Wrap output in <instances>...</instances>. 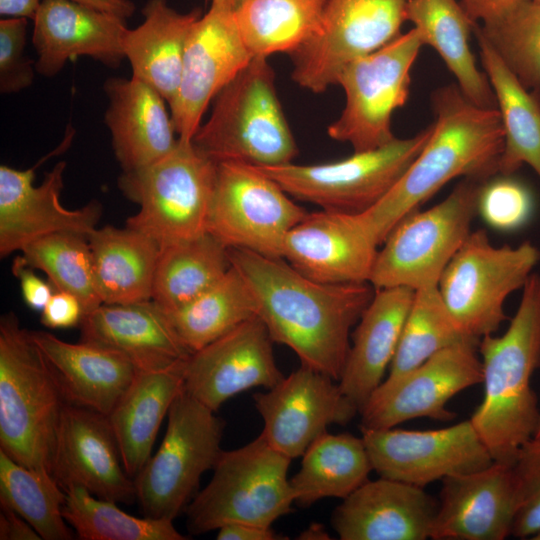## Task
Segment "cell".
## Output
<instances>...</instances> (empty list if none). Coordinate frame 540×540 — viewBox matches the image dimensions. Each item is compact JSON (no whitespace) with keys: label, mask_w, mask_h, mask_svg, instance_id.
I'll return each mask as SVG.
<instances>
[{"label":"cell","mask_w":540,"mask_h":540,"mask_svg":"<svg viewBox=\"0 0 540 540\" xmlns=\"http://www.w3.org/2000/svg\"><path fill=\"white\" fill-rule=\"evenodd\" d=\"M229 256L273 342L288 346L301 365L338 382L350 349L351 328L372 300L374 287L368 282L321 283L283 258L245 249L229 248Z\"/></svg>","instance_id":"1"},{"label":"cell","mask_w":540,"mask_h":540,"mask_svg":"<svg viewBox=\"0 0 540 540\" xmlns=\"http://www.w3.org/2000/svg\"><path fill=\"white\" fill-rule=\"evenodd\" d=\"M429 140L405 173L373 207L359 213L379 244L407 215L457 177L489 180L499 174L504 130L497 108L480 107L457 85L432 94Z\"/></svg>","instance_id":"2"},{"label":"cell","mask_w":540,"mask_h":540,"mask_svg":"<svg viewBox=\"0 0 540 540\" xmlns=\"http://www.w3.org/2000/svg\"><path fill=\"white\" fill-rule=\"evenodd\" d=\"M484 395L470 420L494 462L512 466L540 419L531 377L540 368V275L532 273L502 336L478 345Z\"/></svg>","instance_id":"3"},{"label":"cell","mask_w":540,"mask_h":540,"mask_svg":"<svg viewBox=\"0 0 540 540\" xmlns=\"http://www.w3.org/2000/svg\"><path fill=\"white\" fill-rule=\"evenodd\" d=\"M65 399L59 381L14 312L0 320V449L52 474Z\"/></svg>","instance_id":"4"},{"label":"cell","mask_w":540,"mask_h":540,"mask_svg":"<svg viewBox=\"0 0 540 540\" xmlns=\"http://www.w3.org/2000/svg\"><path fill=\"white\" fill-rule=\"evenodd\" d=\"M194 146L211 160L256 167L292 163L297 144L266 58H253L214 98Z\"/></svg>","instance_id":"5"},{"label":"cell","mask_w":540,"mask_h":540,"mask_svg":"<svg viewBox=\"0 0 540 540\" xmlns=\"http://www.w3.org/2000/svg\"><path fill=\"white\" fill-rule=\"evenodd\" d=\"M216 170L217 163L192 141L179 139L173 151L160 160L123 172L119 188L139 205L126 225L151 237L160 248L207 233Z\"/></svg>","instance_id":"6"},{"label":"cell","mask_w":540,"mask_h":540,"mask_svg":"<svg viewBox=\"0 0 540 540\" xmlns=\"http://www.w3.org/2000/svg\"><path fill=\"white\" fill-rule=\"evenodd\" d=\"M291 460L261 434L240 448L223 450L210 482L185 510L189 533L200 535L235 522L271 527L295 503L288 479Z\"/></svg>","instance_id":"7"},{"label":"cell","mask_w":540,"mask_h":540,"mask_svg":"<svg viewBox=\"0 0 540 540\" xmlns=\"http://www.w3.org/2000/svg\"><path fill=\"white\" fill-rule=\"evenodd\" d=\"M164 438L134 478L143 516L174 520L198 492L201 476L221 453L224 421L184 387L173 401Z\"/></svg>","instance_id":"8"},{"label":"cell","mask_w":540,"mask_h":540,"mask_svg":"<svg viewBox=\"0 0 540 540\" xmlns=\"http://www.w3.org/2000/svg\"><path fill=\"white\" fill-rule=\"evenodd\" d=\"M488 181V180H487ZM485 180L463 178L440 203L403 218L378 250L369 283L374 289L438 285L471 231Z\"/></svg>","instance_id":"9"},{"label":"cell","mask_w":540,"mask_h":540,"mask_svg":"<svg viewBox=\"0 0 540 540\" xmlns=\"http://www.w3.org/2000/svg\"><path fill=\"white\" fill-rule=\"evenodd\" d=\"M540 261L530 241L494 246L484 229L472 231L438 282L442 299L462 333L480 340L498 330L507 316V297L522 289Z\"/></svg>","instance_id":"10"},{"label":"cell","mask_w":540,"mask_h":540,"mask_svg":"<svg viewBox=\"0 0 540 540\" xmlns=\"http://www.w3.org/2000/svg\"><path fill=\"white\" fill-rule=\"evenodd\" d=\"M432 129L431 124L412 137L395 138L382 147L354 152L339 161L257 168L293 198L323 210L362 213L396 184L426 145Z\"/></svg>","instance_id":"11"},{"label":"cell","mask_w":540,"mask_h":540,"mask_svg":"<svg viewBox=\"0 0 540 540\" xmlns=\"http://www.w3.org/2000/svg\"><path fill=\"white\" fill-rule=\"evenodd\" d=\"M423 43L416 28L347 64L337 79L346 97L340 116L327 128L354 152L382 147L396 137L392 116L409 96L410 72Z\"/></svg>","instance_id":"12"},{"label":"cell","mask_w":540,"mask_h":540,"mask_svg":"<svg viewBox=\"0 0 540 540\" xmlns=\"http://www.w3.org/2000/svg\"><path fill=\"white\" fill-rule=\"evenodd\" d=\"M307 214L255 166L218 162L207 232L227 248L282 258L287 233Z\"/></svg>","instance_id":"13"},{"label":"cell","mask_w":540,"mask_h":540,"mask_svg":"<svg viewBox=\"0 0 540 540\" xmlns=\"http://www.w3.org/2000/svg\"><path fill=\"white\" fill-rule=\"evenodd\" d=\"M407 3L408 0H326L318 31L290 54L293 80L313 93L337 85L347 64L400 35Z\"/></svg>","instance_id":"14"},{"label":"cell","mask_w":540,"mask_h":540,"mask_svg":"<svg viewBox=\"0 0 540 540\" xmlns=\"http://www.w3.org/2000/svg\"><path fill=\"white\" fill-rule=\"evenodd\" d=\"M478 343L465 341L446 347L416 368L387 377L359 412L361 429H389L416 418L450 421L446 408L459 392L482 383Z\"/></svg>","instance_id":"15"},{"label":"cell","mask_w":540,"mask_h":540,"mask_svg":"<svg viewBox=\"0 0 540 540\" xmlns=\"http://www.w3.org/2000/svg\"><path fill=\"white\" fill-rule=\"evenodd\" d=\"M373 470L424 488L445 477L484 469L494 461L471 420L436 430L361 429Z\"/></svg>","instance_id":"16"},{"label":"cell","mask_w":540,"mask_h":540,"mask_svg":"<svg viewBox=\"0 0 540 540\" xmlns=\"http://www.w3.org/2000/svg\"><path fill=\"white\" fill-rule=\"evenodd\" d=\"M252 59L234 10L211 3L190 31L179 87L169 104L180 140L192 141L211 101Z\"/></svg>","instance_id":"17"},{"label":"cell","mask_w":540,"mask_h":540,"mask_svg":"<svg viewBox=\"0 0 540 540\" xmlns=\"http://www.w3.org/2000/svg\"><path fill=\"white\" fill-rule=\"evenodd\" d=\"M71 128L63 142L36 165L19 170L0 166V255L7 257L31 242L58 232L89 236L97 227L100 204L91 201L84 207L68 209L60 202L64 161L58 162L42 183L34 186L35 169L51 155L66 149L73 137Z\"/></svg>","instance_id":"18"},{"label":"cell","mask_w":540,"mask_h":540,"mask_svg":"<svg viewBox=\"0 0 540 540\" xmlns=\"http://www.w3.org/2000/svg\"><path fill=\"white\" fill-rule=\"evenodd\" d=\"M311 367L300 365L267 392L253 394L263 419V438L291 459L332 424L345 425L359 413L339 383Z\"/></svg>","instance_id":"19"},{"label":"cell","mask_w":540,"mask_h":540,"mask_svg":"<svg viewBox=\"0 0 540 540\" xmlns=\"http://www.w3.org/2000/svg\"><path fill=\"white\" fill-rule=\"evenodd\" d=\"M273 343L258 316L243 322L190 356L184 390L216 412L241 392L275 386L284 375L276 364Z\"/></svg>","instance_id":"20"},{"label":"cell","mask_w":540,"mask_h":540,"mask_svg":"<svg viewBox=\"0 0 540 540\" xmlns=\"http://www.w3.org/2000/svg\"><path fill=\"white\" fill-rule=\"evenodd\" d=\"M52 475L63 489L80 486L116 503L137 501L106 415L66 403L59 422Z\"/></svg>","instance_id":"21"},{"label":"cell","mask_w":540,"mask_h":540,"mask_svg":"<svg viewBox=\"0 0 540 540\" xmlns=\"http://www.w3.org/2000/svg\"><path fill=\"white\" fill-rule=\"evenodd\" d=\"M378 246L359 213L322 209L307 213L287 233L282 258L321 283H369Z\"/></svg>","instance_id":"22"},{"label":"cell","mask_w":540,"mask_h":540,"mask_svg":"<svg viewBox=\"0 0 540 540\" xmlns=\"http://www.w3.org/2000/svg\"><path fill=\"white\" fill-rule=\"evenodd\" d=\"M438 501L431 539L503 540L511 535L517 505L512 467L493 462L445 477Z\"/></svg>","instance_id":"23"},{"label":"cell","mask_w":540,"mask_h":540,"mask_svg":"<svg viewBox=\"0 0 540 540\" xmlns=\"http://www.w3.org/2000/svg\"><path fill=\"white\" fill-rule=\"evenodd\" d=\"M438 505L422 487L380 477L344 498L331 525L341 540H425Z\"/></svg>","instance_id":"24"},{"label":"cell","mask_w":540,"mask_h":540,"mask_svg":"<svg viewBox=\"0 0 540 540\" xmlns=\"http://www.w3.org/2000/svg\"><path fill=\"white\" fill-rule=\"evenodd\" d=\"M33 21L35 69L43 76H55L68 60L79 56L113 67L125 58L128 28L126 19L117 15L71 0H42Z\"/></svg>","instance_id":"25"},{"label":"cell","mask_w":540,"mask_h":540,"mask_svg":"<svg viewBox=\"0 0 540 540\" xmlns=\"http://www.w3.org/2000/svg\"><path fill=\"white\" fill-rule=\"evenodd\" d=\"M104 90L105 122L123 172L142 169L173 151L179 137L167 101L157 90L134 76L109 78Z\"/></svg>","instance_id":"26"},{"label":"cell","mask_w":540,"mask_h":540,"mask_svg":"<svg viewBox=\"0 0 540 540\" xmlns=\"http://www.w3.org/2000/svg\"><path fill=\"white\" fill-rule=\"evenodd\" d=\"M79 326L81 341L124 355L138 370L164 369L193 354L152 300L102 304L85 314Z\"/></svg>","instance_id":"27"},{"label":"cell","mask_w":540,"mask_h":540,"mask_svg":"<svg viewBox=\"0 0 540 540\" xmlns=\"http://www.w3.org/2000/svg\"><path fill=\"white\" fill-rule=\"evenodd\" d=\"M52 367L68 403L108 416L136 377L124 355L95 344L66 342L46 331H30Z\"/></svg>","instance_id":"28"},{"label":"cell","mask_w":540,"mask_h":540,"mask_svg":"<svg viewBox=\"0 0 540 540\" xmlns=\"http://www.w3.org/2000/svg\"><path fill=\"white\" fill-rule=\"evenodd\" d=\"M414 293L403 286L375 289L357 322L338 383L359 412L393 360Z\"/></svg>","instance_id":"29"},{"label":"cell","mask_w":540,"mask_h":540,"mask_svg":"<svg viewBox=\"0 0 540 540\" xmlns=\"http://www.w3.org/2000/svg\"><path fill=\"white\" fill-rule=\"evenodd\" d=\"M185 361L159 370H138L107 416L126 473L135 478L151 457L159 428L184 387Z\"/></svg>","instance_id":"30"},{"label":"cell","mask_w":540,"mask_h":540,"mask_svg":"<svg viewBox=\"0 0 540 540\" xmlns=\"http://www.w3.org/2000/svg\"><path fill=\"white\" fill-rule=\"evenodd\" d=\"M142 14L143 22L125 34V58L132 76L152 86L169 105L179 87L190 31L202 13L199 8L181 13L167 0H149Z\"/></svg>","instance_id":"31"},{"label":"cell","mask_w":540,"mask_h":540,"mask_svg":"<svg viewBox=\"0 0 540 540\" xmlns=\"http://www.w3.org/2000/svg\"><path fill=\"white\" fill-rule=\"evenodd\" d=\"M97 289L103 304L152 300L160 252L155 240L126 225H106L88 236Z\"/></svg>","instance_id":"32"},{"label":"cell","mask_w":540,"mask_h":540,"mask_svg":"<svg viewBox=\"0 0 540 540\" xmlns=\"http://www.w3.org/2000/svg\"><path fill=\"white\" fill-rule=\"evenodd\" d=\"M476 25L473 32L481 63L493 89L504 130L499 174L511 176L527 164L540 179V92L529 91L518 80Z\"/></svg>","instance_id":"33"},{"label":"cell","mask_w":540,"mask_h":540,"mask_svg":"<svg viewBox=\"0 0 540 540\" xmlns=\"http://www.w3.org/2000/svg\"><path fill=\"white\" fill-rule=\"evenodd\" d=\"M406 20L419 31L423 45L440 55L466 98L484 108H497L490 82L478 69L469 46L474 22L456 0H408Z\"/></svg>","instance_id":"34"},{"label":"cell","mask_w":540,"mask_h":540,"mask_svg":"<svg viewBox=\"0 0 540 540\" xmlns=\"http://www.w3.org/2000/svg\"><path fill=\"white\" fill-rule=\"evenodd\" d=\"M373 470L366 446L350 433H323L302 455L290 479L295 503L308 507L324 498H346Z\"/></svg>","instance_id":"35"},{"label":"cell","mask_w":540,"mask_h":540,"mask_svg":"<svg viewBox=\"0 0 540 540\" xmlns=\"http://www.w3.org/2000/svg\"><path fill=\"white\" fill-rule=\"evenodd\" d=\"M326 0H241L234 16L252 58L292 54L318 31Z\"/></svg>","instance_id":"36"},{"label":"cell","mask_w":540,"mask_h":540,"mask_svg":"<svg viewBox=\"0 0 540 540\" xmlns=\"http://www.w3.org/2000/svg\"><path fill=\"white\" fill-rule=\"evenodd\" d=\"M230 267L229 248L208 232L190 241L162 247L152 301L171 313L214 285Z\"/></svg>","instance_id":"37"},{"label":"cell","mask_w":540,"mask_h":540,"mask_svg":"<svg viewBox=\"0 0 540 540\" xmlns=\"http://www.w3.org/2000/svg\"><path fill=\"white\" fill-rule=\"evenodd\" d=\"M167 314L179 338L194 353L256 317L257 306L244 278L231 264L214 285Z\"/></svg>","instance_id":"38"},{"label":"cell","mask_w":540,"mask_h":540,"mask_svg":"<svg viewBox=\"0 0 540 540\" xmlns=\"http://www.w3.org/2000/svg\"><path fill=\"white\" fill-rule=\"evenodd\" d=\"M66 492L55 477L19 464L0 449V504L23 517L44 540H71L63 516Z\"/></svg>","instance_id":"39"},{"label":"cell","mask_w":540,"mask_h":540,"mask_svg":"<svg viewBox=\"0 0 540 540\" xmlns=\"http://www.w3.org/2000/svg\"><path fill=\"white\" fill-rule=\"evenodd\" d=\"M63 516L81 540H185L172 520L135 517L80 486L64 489Z\"/></svg>","instance_id":"40"},{"label":"cell","mask_w":540,"mask_h":540,"mask_svg":"<svg viewBox=\"0 0 540 540\" xmlns=\"http://www.w3.org/2000/svg\"><path fill=\"white\" fill-rule=\"evenodd\" d=\"M21 255L31 267L47 275L54 291L76 296L84 315L103 304L87 236L74 232L49 234L25 246Z\"/></svg>","instance_id":"41"},{"label":"cell","mask_w":540,"mask_h":540,"mask_svg":"<svg viewBox=\"0 0 540 540\" xmlns=\"http://www.w3.org/2000/svg\"><path fill=\"white\" fill-rule=\"evenodd\" d=\"M474 340L466 337L448 311L438 285L415 290L388 377L406 373L438 351Z\"/></svg>","instance_id":"42"},{"label":"cell","mask_w":540,"mask_h":540,"mask_svg":"<svg viewBox=\"0 0 540 540\" xmlns=\"http://www.w3.org/2000/svg\"><path fill=\"white\" fill-rule=\"evenodd\" d=\"M476 26L518 80L540 92V4L520 0L502 15Z\"/></svg>","instance_id":"43"},{"label":"cell","mask_w":540,"mask_h":540,"mask_svg":"<svg viewBox=\"0 0 540 540\" xmlns=\"http://www.w3.org/2000/svg\"><path fill=\"white\" fill-rule=\"evenodd\" d=\"M511 467L517 501L511 535L533 538L540 532V438L525 442Z\"/></svg>","instance_id":"44"},{"label":"cell","mask_w":540,"mask_h":540,"mask_svg":"<svg viewBox=\"0 0 540 540\" xmlns=\"http://www.w3.org/2000/svg\"><path fill=\"white\" fill-rule=\"evenodd\" d=\"M533 208L529 190L510 176L489 179L478 199V214L492 228L510 231L521 227Z\"/></svg>","instance_id":"45"},{"label":"cell","mask_w":540,"mask_h":540,"mask_svg":"<svg viewBox=\"0 0 540 540\" xmlns=\"http://www.w3.org/2000/svg\"><path fill=\"white\" fill-rule=\"evenodd\" d=\"M26 18H4L0 21V91L20 92L34 79L32 62L24 55Z\"/></svg>","instance_id":"46"},{"label":"cell","mask_w":540,"mask_h":540,"mask_svg":"<svg viewBox=\"0 0 540 540\" xmlns=\"http://www.w3.org/2000/svg\"><path fill=\"white\" fill-rule=\"evenodd\" d=\"M84 309L79 299L64 291H54L41 311V323L51 329H66L80 325Z\"/></svg>","instance_id":"47"},{"label":"cell","mask_w":540,"mask_h":540,"mask_svg":"<svg viewBox=\"0 0 540 540\" xmlns=\"http://www.w3.org/2000/svg\"><path fill=\"white\" fill-rule=\"evenodd\" d=\"M11 272L19 281L25 304L34 311H42L54 293L51 283L44 281L34 272L22 255L14 258Z\"/></svg>","instance_id":"48"},{"label":"cell","mask_w":540,"mask_h":540,"mask_svg":"<svg viewBox=\"0 0 540 540\" xmlns=\"http://www.w3.org/2000/svg\"><path fill=\"white\" fill-rule=\"evenodd\" d=\"M38 532L18 513L1 504L0 540H40Z\"/></svg>","instance_id":"49"},{"label":"cell","mask_w":540,"mask_h":540,"mask_svg":"<svg viewBox=\"0 0 540 540\" xmlns=\"http://www.w3.org/2000/svg\"><path fill=\"white\" fill-rule=\"evenodd\" d=\"M280 537L271 527H264L249 523H228L218 529V540H278Z\"/></svg>","instance_id":"50"},{"label":"cell","mask_w":540,"mask_h":540,"mask_svg":"<svg viewBox=\"0 0 540 540\" xmlns=\"http://www.w3.org/2000/svg\"><path fill=\"white\" fill-rule=\"evenodd\" d=\"M518 1L520 0H461V5L474 22L479 20L483 23L502 15Z\"/></svg>","instance_id":"51"},{"label":"cell","mask_w":540,"mask_h":540,"mask_svg":"<svg viewBox=\"0 0 540 540\" xmlns=\"http://www.w3.org/2000/svg\"><path fill=\"white\" fill-rule=\"evenodd\" d=\"M42 0H0L4 17L34 19Z\"/></svg>","instance_id":"52"},{"label":"cell","mask_w":540,"mask_h":540,"mask_svg":"<svg viewBox=\"0 0 540 540\" xmlns=\"http://www.w3.org/2000/svg\"><path fill=\"white\" fill-rule=\"evenodd\" d=\"M81 5L127 19L133 15L135 6L131 0H71Z\"/></svg>","instance_id":"53"},{"label":"cell","mask_w":540,"mask_h":540,"mask_svg":"<svg viewBox=\"0 0 540 540\" xmlns=\"http://www.w3.org/2000/svg\"><path fill=\"white\" fill-rule=\"evenodd\" d=\"M301 540H329L331 539L329 533L323 525L319 523H312L304 531H302L298 537Z\"/></svg>","instance_id":"54"},{"label":"cell","mask_w":540,"mask_h":540,"mask_svg":"<svg viewBox=\"0 0 540 540\" xmlns=\"http://www.w3.org/2000/svg\"><path fill=\"white\" fill-rule=\"evenodd\" d=\"M241 0H211V3H216L219 5L226 6L230 9L235 10L239 5Z\"/></svg>","instance_id":"55"},{"label":"cell","mask_w":540,"mask_h":540,"mask_svg":"<svg viewBox=\"0 0 540 540\" xmlns=\"http://www.w3.org/2000/svg\"><path fill=\"white\" fill-rule=\"evenodd\" d=\"M535 438H540V419H539V422H538V425H537V429L535 431V434L534 436Z\"/></svg>","instance_id":"56"},{"label":"cell","mask_w":540,"mask_h":540,"mask_svg":"<svg viewBox=\"0 0 540 540\" xmlns=\"http://www.w3.org/2000/svg\"><path fill=\"white\" fill-rule=\"evenodd\" d=\"M532 539H534V540H540V532H539L537 535H535Z\"/></svg>","instance_id":"57"},{"label":"cell","mask_w":540,"mask_h":540,"mask_svg":"<svg viewBox=\"0 0 540 540\" xmlns=\"http://www.w3.org/2000/svg\"><path fill=\"white\" fill-rule=\"evenodd\" d=\"M532 1L540 4V0H532Z\"/></svg>","instance_id":"58"}]
</instances>
